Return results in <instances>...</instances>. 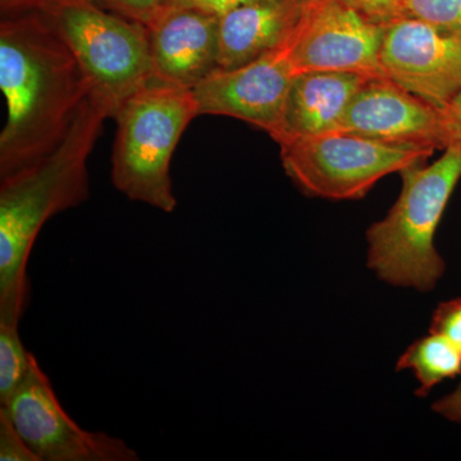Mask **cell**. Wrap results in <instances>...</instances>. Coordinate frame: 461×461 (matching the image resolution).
Here are the masks:
<instances>
[{
    "mask_svg": "<svg viewBox=\"0 0 461 461\" xmlns=\"http://www.w3.org/2000/svg\"><path fill=\"white\" fill-rule=\"evenodd\" d=\"M386 26L369 20L344 0L305 5L287 44L296 74L342 71L384 76L381 51Z\"/></svg>",
    "mask_w": 461,
    "mask_h": 461,
    "instance_id": "ba28073f",
    "label": "cell"
},
{
    "mask_svg": "<svg viewBox=\"0 0 461 461\" xmlns=\"http://www.w3.org/2000/svg\"><path fill=\"white\" fill-rule=\"evenodd\" d=\"M339 131L399 144L447 148L442 112L386 76L369 78L357 91Z\"/></svg>",
    "mask_w": 461,
    "mask_h": 461,
    "instance_id": "8fae6325",
    "label": "cell"
},
{
    "mask_svg": "<svg viewBox=\"0 0 461 461\" xmlns=\"http://www.w3.org/2000/svg\"><path fill=\"white\" fill-rule=\"evenodd\" d=\"M95 2L108 11L148 26L160 12L165 11L168 0H95Z\"/></svg>",
    "mask_w": 461,
    "mask_h": 461,
    "instance_id": "ac0fdd59",
    "label": "cell"
},
{
    "mask_svg": "<svg viewBox=\"0 0 461 461\" xmlns=\"http://www.w3.org/2000/svg\"><path fill=\"white\" fill-rule=\"evenodd\" d=\"M50 0H0L2 16L23 14V12L38 11Z\"/></svg>",
    "mask_w": 461,
    "mask_h": 461,
    "instance_id": "d4e9b609",
    "label": "cell"
},
{
    "mask_svg": "<svg viewBox=\"0 0 461 461\" xmlns=\"http://www.w3.org/2000/svg\"><path fill=\"white\" fill-rule=\"evenodd\" d=\"M432 408L439 417L461 426V382L453 393L437 400Z\"/></svg>",
    "mask_w": 461,
    "mask_h": 461,
    "instance_id": "cb8c5ba5",
    "label": "cell"
},
{
    "mask_svg": "<svg viewBox=\"0 0 461 461\" xmlns=\"http://www.w3.org/2000/svg\"><path fill=\"white\" fill-rule=\"evenodd\" d=\"M154 80L194 89L220 68V16L166 8L147 26Z\"/></svg>",
    "mask_w": 461,
    "mask_h": 461,
    "instance_id": "7c38bea8",
    "label": "cell"
},
{
    "mask_svg": "<svg viewBox=\"0 0 461 461\" xmlns=\"http://www.w3.org/2000/svg\"><path fill=\"white\" fill-rule=\"evenodd\" d=\"M299 2L305 7V5H314V3L321 2V0H299Z\"/></svg>",
    "mask_w": 461,
    "mask_h": 461,
    "instance_id": "484cf974",
    "label": "cell"
},
{
    "mask_svg": "<svg viewBox=\"0 0 461 461\" xmlns=\"http://www.w3.org/2000/svg\"><path fill=\"white\" fill-rule=\"evenodd\" d=\"M375 23L388 25L403 17V0H344Z\"/></svg>",
    "mask_w": 461,
    "mask_h": 461,
    "instance_id": "44dd1931",
    "label": "cell"
},
{
    "mask_svg": "<svg viewBox=\"0 0 461 461\" xmlns=\"http://www.w3.org/2000/svg\"><path fill=\"white\" fill-rule=\"evenodd\" d=\"M429 332L441 333L461 348V297L437 306L430 321Z\"/></svg>",
    "mask_w": 461,
    "mask_h": 461,
    "instance_id": "ffe728a7",
    "label": "cell"
},
{
    "mask_svg": "<svg viewBox=\"0 0 461 461\" xmlns=\"http://www.w3.org/2000/svg\"><path fill=\"white\" fill-rule=\"evenodd\" d=\"M381 65L386 77L439 111L461 94V36L417 18L388 23Z\"/></svg>",
    "mask_w": 461,
    "mask_h": 461,
    "instance_id": "30bf717a",
    "label": "cell"
},
{
    "mask_svg": "<svg viewBox=\"0 0 461 461\" xmlns=\"http://www.w3.org/2000/svg\"><path fill=\"white\" fill-rule=\"evenodd\" d=\"M0 409L39 461L140 460L123 439L81 429L60 405L35 357L23 384Z\"/></svg>",
    "mask_w": 461,
    "mask_h": 461,
    "instance_id": "52a82bcc",
    "label": "cell"
},
{
    "mask_svg": "<svg viewBox=\"0 0 461 461\" xmlns=\"http://www.w3.org/2000/svg\"><path fill=\"white\" fill-rule=\"evenodd\" d=\"M0 460L39 461L2 409H0Z\"/></svg>",
    "mask_w": 461,
    "mask_h": 461,
    "instance_id": "d6986e66",
    "label": "cell"
},
{
    "mask_svg": "<svg viewBox=\"0 0 461 461\" xmlns=\"http://www.w3.org/2000/svg\"><path fill=\"white\" fill-rule=\"evenodd\" d=\"M285 172L305 194L329 200L362 199L382 178L423 165L435 149L335 131L281 142Z\"/></svg>",
    "mask_w": 461,
    "mask_h": 461,
    "instance_id": "8992f818",
    "label": "cell"
},
{
    "mask_svg": "<svg viewBox=\"0 0 461 461\" xmlns=\"http://www.w3.org/2000/svg\"><path fill=\"white\" fill-rule=\"evenodd\" d=\"M0 87L7 105L0 177L53 150L90 95L74 54L39 11L3 16Z\"/></svg>",
    "mask_w": 461,
    "mask_h": 461,
    "instance_id": "6da1fadb",
    "label": "cell"
},
{
    "mask_svg": "<svg viewBox=\"0 0 461 461\" xmlns=\"http://www.w3.org/2000/svg\"><path fill=\"white\" fill-rule=\"evenodd\" d=\"M372 76L357 72H299L291 83L285 109L284 138H309L339 131L346 111Z\"/></svg>",
    "mask_w": 461,
    "mask_h": 461,
    "instance_id": "5bb4252c",
    "label": "cell"
},
{
    "mask_svg": "<svg viewBox=\"0 0 461 461\" xmlns=\"http://www.w3.org/2000/svg\"><path fill=\"white\" fill-rule=\"evenodd\" d=\"M402 177L395 204L366 230V266L391 286L430 293L446 269L435 235L461 178V145H448L430 165L403 169Z\"/></svg>",
    "mask_w": 461,
    "mask_h": 461,
    "instance_id": "3957f363",
    "label": "cell"
},
{
    "mask_svg": "<svg viewBox=\"0 0 461 461\" xmlns=\"http://www.w3.org/2000/svg\"><path fill=\"white\" fill-rule=\"evenodd\" d=\"M83 69L90 96L114 117L154 80L147 26L95 0H50L38 9Z\"/></svg>",
    "mask_w": 461,
    "mask_h": 461,
    "instance_id": "5b68a950",
    "label": "cell"
},
{
    "mask_svg": "<svg viewBox=\"0 0 461 461\" xmlns=\"http://www.w3.org/2000/svg\"><path fill=\"white\" fill-rule=\"evenodd\" d=\"M287 44L248 65L218 69L196 85L191 91L198 114L238 118L280 142L288 91L296 75Z\"/></svg>",
    "mask_w": 461,
    "mask_h": 461,
    "instance_id": "9c48e42d",
    "label": "cell"
},
{
    "mask_svg": "<svg viewBox=\"0 0 461 461\" xmlns=\"http://www.w3.org/2000/svg\"><path fill=\"white\" fill-rule=\"evenodd\" d=\"M403 17L461 36V0H403Z\"/></svg>",
    "mask_w": 461,
    "mask_h": 461,
    "instance_id": "e0dca14e",
    "label": "cell"
},
{
    "mask_svg": "<svg viewBox=\"0 0 461 461\" xmlns=\"http://www.w3.org/2000/svg\"><path fill=\"white\" fill-rule=\"evenodd\" d=\"M109 118L91 96L53 150L2 177L0 185V321H18L30 302L27 264L39 233L53 215L89 198L87 159Z\"/></svg>",
    "mask_w": 461,
    "mask_h": 461,
    "instance_id": "7a4b0ae2",
    "label": "cell"
},
{
    "mask_svg": "<svg viewBox=\"0 0 461 461\" xmlns=\"http://www.w3.org/2000/svg\"><path fill=\"white\" fill-rule=\"evenodd\" d=\"M304 5L299 0H254L220 17V68L248 65L285 47Z\"/></svg>",
    "mask_w": 461,
    "mask_h": 461,
    "instance_id": "4fadbf2b",
    "label": "cell"
},
{
    "mask_svg": "<svg viewBox=\"0 0 461 461\" xmlns=\"http://www.w3.org/2000/svg\"><path fill=\"white\" fill-rule=\"evenodd\" d=\"M18 324L0 321V405H5L23 384L33 359L21 341Z\"/></svg>",
    "mask_w": 461,
    "mask_h": 461,
    "instance_id": "2e32d148",
    "label": "cell"
},
{
    "mask_svg": "<svg viewBox=\"0 0 461 461\" xmlns=\"http://www.w3.org/2000/svg\"><path fill=\"white\" fill-rule=\"evenodd\" d=\"M411 371L420 382L417 395H429L445 379L461 375V348L441 333L429 332L406 348L396 371Z\"/></svg>",
    "mask_w": 461,
    "mask_h": 461,
    "instance_id": "9a60e30c",
    "label": "cell"
},
{
    "mask_svg": "<svg viewBox=\"0 0 461 461\" xmlns=\"http://www.w3.org/2000/svg\"><path fill=\"white\" fill-rule=\"evenodd\" d=\"M254 0H168L166 8H195L222 16L227 12Z\"/></svg>",
    "mask_w": 461,
    "mask_h": 461,
    "instance_id": "7402d4cb",
    "label": "cell"
},
{
    "mask_svg": "<svg viewBox=\"0 0 461 461\" xmlns=\"http://www.w3.org/2000/svg\"><path fill=\"white\" fill-rule=\"evenodd\" d=\"M441 112L447 136V147L451 144L461 145V94Z\"/></svg>",
    "mask_w": 461,
    "mask_h": 461,
    "instance_id": "603a6c76",
    "label": "cell"
},
{
    "mask_svg": "<svg viewBox=\"0 0 461 461\" xmlns=\"http://www.w3.org/2000/svg\"><path fill=\"white\" fill-rule=\"evenodd\" d=\"M193 91L153 80L130 96L114 114L117 135L112 158L115 189L133 202L175 211L171 160L182 133L198 117Z\"/></svg>",
    "mask_w": 461,
    "mask_h": 461,
    "instance_id": "277c9868",
    "label": "cell"
}]
</instances>
